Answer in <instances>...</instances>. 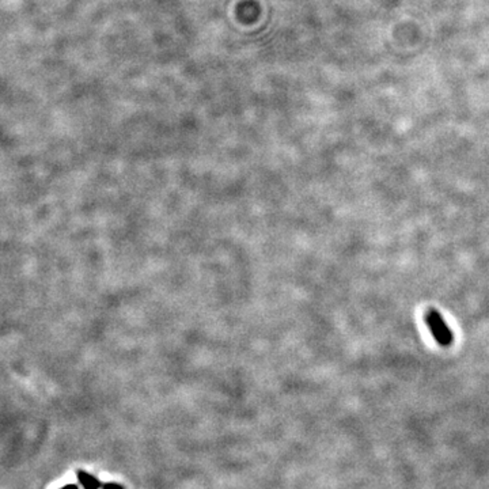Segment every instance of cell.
Masks as SVG:
<instances>
[{
    "label": "cell",
    "instance_id": "cell-1",
    "mask_svg": "<svg viewBox=\"0 0 489 489\" xmlns=\"http://www.w3.org/2000/svg\"><path fill=\"white\" fill-rule=\"evenodd\" d=\"M426 321L430 332L432 333V336H434V338L436 340V343H438L439 345L448 347V345L453 343V340H454L453 332H451L450 328L447 326V323L444 322V319L442 318V315L439 314L438 311H428V313H427Z\"/></svg>",
    "mask_w": 489,
    "mask_h": 489
}]
</instances>
